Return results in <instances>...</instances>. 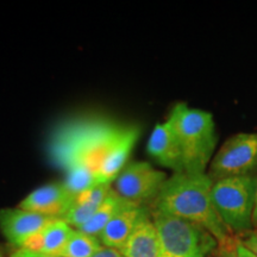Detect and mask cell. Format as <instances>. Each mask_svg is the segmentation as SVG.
<instances>
[{"label": "cell", "mask_w": 257, "mask_h": 257, "mask_svg": "<svg viewBox=\"0 0 257 257\" xmlns=\"http://www.w3.org/2000/svg\"><path fill=\"white\" fill-rule=\"evenodd\" d=\"M168 179L162 170L144 161H135L125 166L115 179L114 191L125 200L137 205L155 201Z\"/></svg>", "instance_id": "obj_7"}, {"label": "cell", "mask_w": 257, "mask_h": 257, "mask_svg": "<svg viewBox=\"0 0 257 257\" xmlns=\"http://www.w3.org/2000/svg\"><path fill=\"white\" fill-rule=\"evenodd\" d=\"M242 244L257 257V229L248 232V236L244 238Z\"/></svg>", "instance_id": "obj_18"}, {"label": "cell", "mask_w": 257, "mask_h": 257, "mask_svg": "<svg viewBox=\"0 0 257 257\" xmlns=\"http://www.w3.org/2000/svg\"><path fill=\"white\" fill-rule=\"evenodd\" d=\"M93 257H124V256H123V253L119 251V250L102 246V248L99 250V251L96 252Z\"/></svg>", "instance_id": "obj_20"}, {"label": "cell", "mask_w": 257, "mask_h": 257, "mask_svg": "<svg viewBox=\"0 0 257 257\" xmlns=\"http://www.w3.org/2000/svg\"><path fill=\"white\" fill-rule=\"evenodd\" d=\"M256 188V175L214 181L212 187L214 207L231 233H245L251 230Z\"/></svg>", "instance_id": "obj_4"}, {"label": "cell", "mask_w": 257, "mask_h": 257, "mask_svg": "<svg viewBox=\"0 0 257 257\" xmlns=\"http://www.w3.org/2000/svg\"><path fill=\"white\" fill-rule=\"evenodd\" d=\"M236 256L237 257H256L253 253L245 248L242 243H238L236 246Z\"/></svg>", "instance_id": "obj_21"}, {"label": "cell", "mask_w": 257, "mask_h": 257, "mask_svg": "<svg viewBox=\"0 0 257 257\" xmlns=\"http://www.w3.org/2000/svg\"><path fill=\"white\" fill-rule=\"evenodd\" d=\"M101 248L102 244L98 237L74 230L60 257H93Z\"/></svg>", "instance_id": "obj_16"}, {"label": "cell", "mask_w": 257, "mask_h": 257, "mask_svg": "<svg viewBox=\"0 0 257 257\" xmlns=\"http://www.w3.org/2000/svg\"><path fill=\"white\" fill-rule=\"evenodd\" d=\"M148 153L160 166L170 169L173 174L184 173V159L174 128L167 119L155 125L149 142Z\"/></svg>", "instance_id": "obj_10"}, {"label": "cell", "mask_w": 257, "mask_h": 257, "mask_svg": "<svg viewBox=\"0 0 257 257\" xmlns=\"http://www.w3.org/2000/svg\"><path fill=\"white\" fill-rule=\"evenodd\" d=\"M162 257H207L218 242L199 225L168 214L152 212Z\"/></svg>", "instance_id": "obj_5"}, {"label": "cell", "mask_w": 257, "mask_h": 257, "mask_svg": "<svg viewBox=\"0 0 257 257\" xmlns=\"http://www.w3.org/2000/svg\"><path fill=\"white\" fill-rule=\"evenodd\" d=\"M0 257H3V255H2V251H0Z\"/></svg>", "instance_id": "obj_24"}, {"label": "cell", "mask_w": 257, "mask_h": 257, "mask_svg": "<svg viewBox=\"0 0 257 257\" xmlns=\"http://www.w3.org/2000/svg\"><path fill=\"white\" fill-rule=\"evenodd\" d=\"M257 170V133L233 135L214 154L208 175L216 181L253 175Z\"/></svg>", "instance_id": "obj_6"}, {"label": "cell", "mask_w": 257, "mask_h": 257, "mask_svg": "<svg viewBox=\"0 0 257 257\" xmlns=\"http://www.w3.org/2000/svg\"><path fill=\"white\" fill-rule=\"evenodd\" d=\"M252 226L257 229V188H256V197H255V206H253V213H252Z\"/></svg>", "instance_id": "obj_23"}, {"label": "cell", "mask_w": 257, "mask_h": 257, "mask_svg": "<svg viewBox=\"0 0 257 257\" xmlns=\"http://www.w3.org/2000/svg\"><path fill=\"white\" fill-rule=\"evenodd\" d=\"M11 257H60V256H53V255H47V253H41L32 251V250L28 249H18L17 251L12 253Z\"/></svg>", "instance_id": "obj_19"}, {"label": "cell", "mask_w": 257, "mask_h": 257, "mask_svg": "<svg viewBox=\"0 0 257 257\" xmlns=\"http://www.w3.org/2000/svg\"><path fill=\"white\" fill-rule=\"evenodd\" d=\"M213 184L214 180L207 173L173 174L153 202V211L197 224L217 239L219 248L231 246V232L218 214L212 199Z\"/></svg>", "instance_id": "obj_1"}, {"label": "cell", "mask_w": 257, "mask_h": 257, "mask_svg": "<svg viewBox=\"0 0 257 257\" xmlns=\"http://www.w3.org/2000/svg\"><path fill=\"white\" fill-rule=\"evenodd\" d=\"M169 123L174 128L184 159V173L206 174L217 147L216 124L210 112L179 102L170 111Z\"/></svg>", "instance_id": "obj_3"}, {"label": "cell", "mask_w": 257, "mask_h": 257, "mask_svg": "<svg viewBox=\"0 0 257 257\" xmlns=\"http://www.w3.org/2000/svg\"><path fill=\"white\" fill-rule=\"evenodd\" d=\"M127 126L104 118H81L62 123L49 142V155L57 167L67 170L86 166L96 174Z\"/></svg>", "instance_id": "obj_2"}, {"label": "cell", "mask_w": 257, "mask_h": 257, "mask_svg": "<svg viewBox=\"0 0 257 257\" xmlns=\"http://www.w3.org/2000/svg\"><path fill=\"white\" fill-rule=\"evenodd\" d=\"M232 246V245H231ZM231 246H225V248H220V252L214 257H237L236 256V246L231 248Z\"/></svg>", "instance_id": "obj_22"}, {"label": "cell", "mask_w": 257, "mask_h": 257, "mask_svg": "<svg viewBox=\"0 0 257 257\" xmlns=\"http://www.w3.org/2000/svg\"><path fill=\"white\" fill-rule=\"evenodd\" d=\"M64 172H66V179L62 184L72 193L74 198L94 185L100 184L95 173L86 166H74Z\"/></svg>", "instance_id": "obj_17"}, {"label": "cell", "mask_w": 257, "mask_h": 257, "mask_svg": "<svg viewBox=\"0 0 257 257\" xmlns=\"http://www.w3.org/2000/svg\"><path fill=\"white\" fill-rule=\"evenodd\" d=\"M126 201L127 200L121 198L120 195L112 188L110 194H108L105 200L101 202L100 206L96 208V211L94 212V214H93L91 219L78 230L81 231V232L91 234V236L99 237L102 231H104L106 225L110 223V220L115 216V213L126 204Z\"/></svg>", "instance_id": "obj_15"}, {"label": "cell", "mask_w": 257, "mask_h": 257, "mask_svg": "<svg viewBox=\"0 0 257 257\" xmlns=\"http://www.w3.org/2000/svg\"><path fill=\"white\" fill-rule=\"evenodd\" d=\"M73 232V227L63 219H54L44 229L25 242L21 249L60 256Z\"/></svg>", "instance_id": "obj_14"}, {"label": "cell", "mask_w": 257, "mask_h": 257, "mask_svg": "<svg viewBox=\"0 0 257 257\" xmlns=\"http://www.w3.org/2000/svg\"><path fill=\"white\" fill-rule=\"evenodd\" d=\"M74 195L63 184H50L35 189L19 204L22 210L41 216L62 219L72 207Z\"/></svg>", "instance_id": "obj_8"}, {"label": "cell", "mask_w": 257, "mask_h": 257, "mask_svg": "<svg viewBox=\"0 0 257 257\" xmlns=\"http://www.w3.org/2000/svg\"><path fill=\"white\" fill-rule=\"evenodd\" d=\"M119 251L124 257H162L159 234L150 212L141 218Z\"/></svg>", "instance_id": "obj_12"}, {"label": "cell", "mask_w": 257, "mask_h": 257, "mask_svg": "<svg viewBox=\"0 0 257 257\" xmlns=\"http://www.w3.org/2000/svg\"><path fill=\"white\" fill-rule=\"evenodd\" d=\"M148 212L149 210L146 206L126 201L99 236L102 246L120 250L133 233L138 221Z\"/></svg>", "instance_id": "obj_11"}, {"label": "cell", "mask_w": 257, "mask_h": 257, "mask_svg": "<svg viewBox=\"0 0 257 257\" xmlns=\"http://www.w3.org/2000/svg\"><path fill=\"white\" fill-rule=\"evenodd\" d=\"M138 137H140V128L137 126H127L126 131L112 148L99 169L98 181L100 184L111 185L112 181H115L121 170L127 165V159L133 152Z\"/></svg>", "instance_id": "obj_13"}, {"label": "cell", "mask_w": 257, "mask_h": 257, "mask_svg": "<svg viewBox=\"0 0 257 257\" xmlns=\"http://www.w3.org/2000/svg\"><path fill=\"white\" fill-rule=\"evenodd\" d=\"M54 219L56 218L44 217L19 207L3 208L0 210V231L12 245L21 249L25 242Z\"/></svg>", "instance_id": "obj_9"}]
</instances>
